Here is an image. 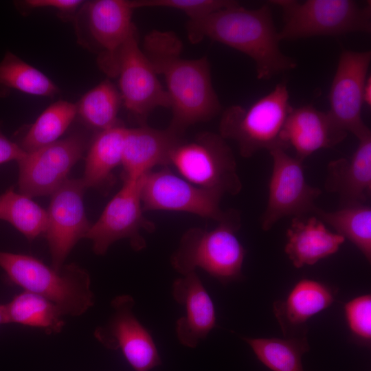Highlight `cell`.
Instances as JSON below:
<instances>
[{"instance_id": "cell-1", "label": "cell", "mask_w": 371, "mask_h": 371, "mask_svg": "<svg viewBox=\"0 0 371 371\" xmlns=\"http://www.w3.org/2000/svg\"><path fill=\"white\" fill-rule=\"evenodd\" d=\"M182 47L172 31L152 30L143 43V52L155 71L165 79L172 110L168 128L183 136L190 126L216 116L221 105L212 83L208 59L183 58Z\"/></svg>"}, {"instance_id": "cell-2", "label": "cell", "mask_w": 371, "mask_h": 371, "mask_svg": "<svg viewBox=\"0 0 371 371\" xmlns=\"http://www.w3.org/2000/svg\"><path fill=\"white\" fill-rule=\"evenodd\" d=\"M186 30L192 43L208 38L248 56L255 63L259 80H269L297 66L293 58L280 50L279 32L269 3L247 9L238 2L204 17L189 20Z\"/></svg>"}, {"instance_id": "cell-3", "label": "cell", "mask_w": 371, "mask_h": 371, "mask_svg": "<svg viewBox=\"0 0 371 371\" xmlns=\"http://www.w3.org/2000/svg\"><path fill=\"white\" fill-rule=\"evenodd\" d=\"M0 267L10 282L47 299L63 315L80 316L95 303L89 273L74 263L57 271L32 256L0 251Z\"/></svg>"}, {"instance_id": "cell-4", "label": "cell", "mask_w": 371, "mask_h": 371, "mask_svg": "<svg viewBox=\"0 0 371 371\" xmlns=\"http://www.w3.org/2000/svg\"><path fill=\"white\" fill-rule=\"evenodd\" d=\"M240 227L237 212L212 229H188L170 257L171 265L183 276L202 269L223 284L240 279L245 249L236 235Z\"/></svg>"}, {"instance_id": "cell-5", "label": "cell", "mask_w": 371, "mask_h": 371, "mask_svg": "<svg viewBox=\"0 0 371 371\" xmlns=\"http://www.w3.org/2000/svg\"><path fill=\"white\" fill-rule=\"evenodd\" d=\"M292 109L286 83L281 82L247 107L238 104L227 107L221 115L219 135L236 142L245 158L262 149L283 148L280 134Z\"/></svg>"}, {"instance_id": "cell-6", "label": "cell", "mask_w": 371, "mask_h": 371, "mask_svg": "<svg viewBox=\"0 0 371 371\" xmlns=\"http://www.w3.org/2000/svg\"><path fill=\"white\" fill-rule=\"evenodd\" d=\"M282 12L280 41L371 30V3L352 0H271Z\"/></svg>"}, {"instance_id": "cell-7", "label": "cell", "mask_w": 371, "mask_h": 371, "mask_svg": "<svg viewBox=\"0 0 371 371\" xmlns=\"http://www.w3.org/2000/svg\"><path fill=\"white\" fill-rule=\"evenodd\" d=\"M169 166L191 183L222 195L242 190L233 152L219 134L205 131L183 138L171 151Z\"/></svg>"}, {"instance_id": "cell-8", "label": "cell", "mask_w": 371, "mask_h": 371, "mask_svg": "<svg viewBox=\"0 0 371 371\" xmlns=\"http://www.w3.org/2000/svg\"><path fill=\"white\" fill-rule=\"evenodd\" d=\"M221 194L198 187L175 174L168 166L142 177L140 196L144 212L168 210L194 214L218 223L232 217L234 210L221 208Z\"/></svg>"}, {"instance_id": "cell-9", "label": "cell", "mask_w": 371, "mask_h": 371, "mask_svg": "<svg viewBox=\"0 0 371 371\" xmlns=\"http://www.w3.org/2000/svg\"><path fill=\"white\" fill-rule=\"evenodd\" d=\"M273 168L269 182L268 200L260 218L264 231H268L285 216L314 214L318 207L315 200L322 190L306 180L303 161L289 155L282 148L269 151Z\"/></svg>"}, {"instance_id": "cell-10", "label": "cell", "mask_w": 371, "mask_h": 371, "mask_svg": "<svg viewBox=\"0 0 371 371\" xmlns=\"http://www.w3.org/2000/svg\"><path fill=\"white\" fill-rule=\"evenodd\" d=\"M142 177L124 180L122 188L91 225L85 238L91 240L96 255L105 254L113 243L123 238L129 240L135 251L146 247L140 232L144 229L151 233L155 227L144 216L140 196Z\"/></svg>"}, {"instance_id": "cell-11", "label": "cell", "mask_w": 371, "mask_h": 371, "mask_svg": "<svg viewBox=\"0 0 371 371\" xmlns=\"http://www.w3.org/2000/svg\"><path fill=\"white\" fill-rule=\"evenodd\" d=\"M120 93L126 109L140 122L156 108H170L169 96L149 60L141 49L135 29L117 56Z\"/></svg>"}, {"instance_id": "cell-12", "label": "cell", "mask_w": 371, "mask_h": 371, "mask_svg": "<svg viewBox=\"0 0 371 371\" xmlns=\"http://www.w3.org/2000/svg\"><path fill=\"white\" fill-rule=\"evenodd\" d=\"M371 61V52L343 50L330 85L328 113L334 122L358 139L370 130L362 119L363 87Z\"/></svg>"}, {"instance_id": "cell-13", "label": "cell", "mask_w": 371, "mask_h": 371, "mask_svg": "<svg viewBox=\"0 0 371 371\" xmlns=\"http://www.w3.org/2000/svg\"><path fill=\"white\" fill-rule=\"evenodd\" d=\"M86 186L82 179H67L51 194L45 233L51 255V267L60 271L69 254L92 224L84 207Z\"/></svg>"}, {"instance_id": "cell-14", "label": "cell", "mask_w": 371, "mask_h": 371, "mask_svg": "<svg viewBox=\"0 0 371 371\" xmlns=\"http://www.w3.org/2000/svg\"><path fill=\"white\" fill-rule=\"evenodd\" d=\"M85 143L71 135L30 153L18 161L19 193L29 197L51 195L82 157Z\"/></svg>"}, {"instance_id": "cell-15", "label": "cell", "mask_w": 371, "mask_h": 371, "mask_svg": "<svg viewBox=\"0 0 371 371\" xmlns=\"http://www.w3.org/2000/svg\"><path fill=\"white\" fill-rule=\"evenodd\" d=\"M135 301L129 295L115 297L107 322L94 331L104 347L120 349L135 371H149L161 363L152 336L133 313Z\"/></svg>"}, {"instance_id": "cell-16", "label": "cell", "mask_w": 371, "mask_h": 371, "mask_svg": "<svg viewBox=\"0 0 371 371\" xmlns=\"http://www.w3.org/2000/svg\"><path fill=\"white\" fill-rule=\"evenodd\" d=\"M132 1L97 0L89 1L81 14L92 45L100 51L98 64L109 76L116 77L118 52L136 29L132 22Z\"/></svg>"}, {"instance_id": "cell-17", "label": "cell", "mask_w": 371, "mask_h": 371, "mask_svg": "<svg viewBox=\"0 0 371 371\" xmlns=\"http://www.w3.org/2000/svg\"><path fill=\"white\" fill-rule=\"evenodd\" d=\"M347 135L328 112L308 104L293 107L282 130L280 142L284 150L292 148L295 157L304 161L319 150L335 146Z\"/></svg>"}, {"instance_id": "cell-18", "label": "cell", "mask_w": 371, "mask_h": 371, "mask_svg": "<svg viewBox=\"0 0 371 371\" xmlns=\"http://www.w3.org/2000/svg\"><path fill=\"white\" fill-rule=\"evenodd\" d=\"M183 138L170 128L157 129L141 125L127 128L124 141L122 177L137 179L156 166H168L171 151Z\"/></svg>"}, {"instance_id": "cell-19", "label": "cell", "mask_w": 371, "mask_h": 371, "mask_svg": "<svg viewBox=\"0 0 371 371\" xmlns=\"http://www.w3.org/2000/svg\"><path fill=\"white\" fill-rule=\"evenodd\" d=\"M174 299L185 308L176 323V333L183 346L194 348L216 326L214 303L196 271L174 281Z\"/></svg>"}, {"instance_id": "cell-20", "label": "cell", "mask_w": 371, "mask_h": 371, "mask_svg": "<svg viewBox=\"0 0 371 371\" xmlns=\"http://www.w3.org/2000/svg\"><path fill=\"white\" fill-rule=\"evenodd\" d=\"M358 140L350 157L331 161L327 166L324 188L336 193L343 205L365 204L371 196V133Z\"/></svg>"}, {"instance_id": "cell-21", "label": "cell", "mask_w": 371, "mask_h": 371, "mask_svg": "<svg viewBox=\"0 0 371 371\" xmlns=\"http://www.w3.org/2000/svg\"><path fill=\"white\" fill-rule=\"evenodd\" d=\"M284 251L296 268L313 265L336 253L345 238L328 229L317 216H295L286 232Z\"/></svg>"}, {"instance_id": "cell-22", "label": "cell", "mask_w": 371, "mask_h": 371, "mask_svg": "<svg viewBox=\"0 0 371 371\" xmlns=\"http://www.w3.org/2000/svg\"><path fill=\"white\" fill-rule=\"evenodd\" d=\"M328 285L311 279H302L284 300L274 302V314L286 335L300 328L311 317L329 307L335 300Z\"/></svg>"}, {"instance_id": "cell-23", "label": "cell", "mask_w": 371, "mask_h": 371, "mask_svg": "<svg viewBox=\"0 0 371 371\" xmlns=\"http://www.w3.org/2000/svg\"><path fill=\"white\" fill-rule=\"evenodd\" d=\"M126 129L119 122L97 135L87 153L82 178L87 188L102 187L112 180L113 170L122 164Z\"/></svg>"}, {"instance_id": "cell-24", "label": "cell", "mask_w": 371, "mask_h": 371, "mask_svg": "<svg viewBox=\"0 0 371 371\" xmlns=\"http://www.w3.org/2000/svg\"><path fill=\"white\" fill-rule=\"evenodd\" d=\"M8 324L37 328L48 335L59 333L65 325L59 308L47 299L23 291L5 304Z\"/></svg>"}, {"instance_id": "cell-25", "label": "cell", "mask_w": 371, "mask_h": 371, "mask_svg": "<svg viewBox=\"0 0 371 371\" xmlns=\"http://www.w3.org/2000/svg\"><path fill=\"white\" fill-rule=\"evenodd\" d=\"M335 232L352 243L371 260V207L366 204L343 205L332 212L317 207L314 214Z\"/></svg>"}, {"instance_id": "cell-26", "label": "cell", "mask_w": 371, "mask_h": 371, "mask_svg": "<svg viewBox=\"0 0 371 371\" xmlns=\"http://www.w3.org/2000/svg\"><path fill=\"white\" fill-rule=\"evenodd\" d=\"M16 90L31 95L53 97L58 92L44 74L10 52L0 61V98Z\"/></svg>"}, {"instance_id": "cell-27", "label": "cell", "mask_w": 371, "mask_h": 371, "mask_svg": "<svg viewBox=\"0 0 371 371\" xmlns=\"http://www.w3.org/2000/svg\"><path fill=\"white\" fill-rule=\"evenodd\" d=\"M0 220L8 222L27 240H33L45 234L48 215L30 197L11 187L0 195Z\"/></svg>"}, {"instance_id": "cell-28", "label": "cell", "mask_w": 371, "mask_h": 371, "mask_svg": "<svg viewBox=\"0 0 371 371\" xmlns=\"http://www.w3.org/2000/svg\"><path fill=\"white\" fill-rule=\"evenodd\" d=\"M257 358L273 371H304L302 357L308 350L306 336L279 338L243 337Z\"/></svg>"}, {"instance_id": "cell-29", "label": "cell", "mask_w": 371, "mask_h": 371, "mask_svg": "<svg viewBox=\"0 0 371 371\" xmlns=\"http://www.w3.org/2000/svg\"><path fill=\"white\" fill-rule=\"evenodd\" d=\"M77 107L74 104L60 100L48 106L28 129L19 145L30 153L58 141L70 125Z\"/></svg>"}, {"instance_id": "cell-30", "label": "cell", "mask_w": 371, "mask_h": 371, "mask_svg": "<svg viewBox=\"0 0 371 371\" xmlns=\"http://www.w3.org/2000/svg\"><path fill=\"white\" fill-rule=\"evenodd\" d=\"M122 102L120 92L109 80L88 91L77 107L78 113L89 126L99 132L116 125Z\"/></svg>"}, {"instance_id": "cell-31", "label": "cell", "mask_w": 371, "mask_h": 371, "mask_svg": "<svg viewBox=\"0 0 371 371\" xmlns=\"http://www.w3.org/2000/svg\"><path fill=\"white\" fill-rule=\"evenodd\" d=\"M238 3L232 0H136L132 1L135 9L164 8L181 11L189 20H196Z\"/></svg>"}, {"instance_id": "cell-32", "label": "cell", "mask_w": 371, "mask_h": 371, "mask_svg": "<svg viewBox=\"0 0 371 371\" xmlns=\"http://www.w3.org/2000/svg\"><path fill=\"white\" fill-rule=\"evenodd\" d=\"M348 326L352 334L366 344L371 341V296L356 297L344 306Z\"/></svg>"}, {"instance_id": "cell-33", "label": "cell", "mask_w": 371, "mask_h": 371, "mask_svg": "<svg viewBox=\"0 0 371 371\" xmlns=\"http://www.w3.org/2000/svg\"><path fill=\"white\" fill-rule=\"evenodd\" d=\"M26 154L19 144L6 137L0 128V164L13 160L18 161Z\"/></svg>"}, {"instance_id": "cell-34", "label": "cell", "mask_w": 371, "mask_h": 371, "mask_svg": "<svg viewBox=\"0 0 371 371\" xmlns=\"http://www.w3.org/2000/svg\"><path fill=\"white\" fill-rule=\"evenodd\" d=\"M79 0H27L24 1L27 8L50 7L62 12H71L82 3Z\"/></svg>"}, {"instance_id": "cell-35", "label": "cell", "mask_w": 371, "mask_h": 371, "mask_svg": "<svg viewBox=\"0 0 371 371\" xmlns=\"http://www.w3.org/2000/svg\"><path fill=\"white\" fill-rule=\"evenodd\" d=\"M363 103L368 106H371V77L368 76L363 87Z\"/></svg>"}, {"instance_id": "cell-36", "label": "cell", "mask_w": 371, "mask_h": 371, "mask_svg": "<svg viewBox=\"0 0 371 371\" xmlns=\"http://www.w3.org/2000/svg\"><path fill=\"white\" fill-rule=\"evenodd\" d=\"M8 324L5 304H0V325Z\"/></svg>"}]
</instances>
